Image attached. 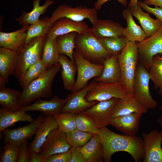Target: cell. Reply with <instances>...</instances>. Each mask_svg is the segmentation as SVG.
Masks as SVG:
<instances>
[{
	"label": "cell",
	"instance_id": "cell-1",
	"mask_svg": "<svg viewBox=\"0 0 162 162\" xmlns=\"http://www.w3.org/2000/svg\"><path fill=\"white\" fill-rule=\"evenodd\" d=\"M97 134L103 146L105 162H110L112 155L118 152L128 153L135 162L143 161L145 153L143 141L140 137L121 135L106 127L100 129Z\"/></svg>",
	"mask_w": 162,
	"mask_h": 162
},
{
	"label": "cell",
	"instance_id": "cell-2",
	"mask_svg": "<svg viewBox=\"0 0 162 162\" xmlns=\"http://www.w3.org/2000/svg\"><path fill=\"white\" fill-rule=\"evenodd\" d=\"M62 70L59 63L48 68L20 92L18 99L19 104L22 106L41 98H48L52 95V85L56 74Z\"/></svg>",
	"mask_w": 162,
	"mask_h": 162
},
{
	"label": "cell",
	"instance_id": "cell-3",
	"mask_svg": "<svg viewBox=\"0 0 162 162\" xmlns=\"http://www.w3.org/2000/svg\"><path fill=\"white\" fill-rule=\"evenodd\" d=\"M120 66V82L127 94L134 95L133 82L139 59L137 43L128 41L125 47L117 55Z\"/></svg>",
	"mask_w": 162,
	"mask_h": 162
},
{
	"label": "cell",
	"instance_id": "cell-4",
	"mask_svg": "<svg viewBox=\"0 0 162 162\" xmlns=\"http://www.w3.org/2000/svg\"><path fill=\"white\" fill-rule=\"evenodd\" d=\"M75 48L86 58L96 64H103L110 56L91 28L84 32L77 34Z\"/></svg>",
	"mask_w": 162,
	"mask_h": 162
},
{
	"label": "cell",
	"instance_id": "cell-5",
	"mask_svg": "<svg viewBox=\"0 0 162 162\" xmlns=\"http://www.w3.org/2000/svg\"><path fill=\"white\" fill-rule=\"evenodd\" d=\"M46 35L36 38L24 44L18 52L17 63L13 73L19 80L28 68L41 59Z\"/></svg>",
	"mask_w": 162,
	"mask_h": 162
},
{
	"label": "cell",
	"instance_id": "cell-6",
	"mask_svg": "<svg viewBox=\"0 0 162 162\" xmlns=\"http://www.w3.org/2000/svg\"><path fill=\"white\" fill-rule=\"evenodd\" d=\"M150 77L148 70L143 64L137 65L133 82L134 96L147 110L154 109L158 103L152 97L149 91Z\"/></svg>",
	"mask_w": 162,
	"mask_h": 162
},
{
	"label": "cell",
	"instance_id": "cell-7",
	"mask_svg": "<svg viewBox=\"0 0 162 162\" xmlns=\"http://www.w3.org/2000/svg\"><path fill=\"white\" fill-rule=\"evenodd\" d=\"M73 57L76 66L77 77L72 92L82 89L91 79L99 76L104 68L103 64L90 62L76 50L74 52Z\"/></svg>",
	"mask_w": 162,
	"mask_h": 162
},
{
	"label": "cell",
	"instance_id": "cell-8",
	"mask_svg": "<svg viewBox=\"0 0 162 162\" xmlns=\"http://www.w3.org/2000/svg\"><path fill=\"white\" fill-rule=\"evenodd\" d=\"M137 45L139 59L148 71L153 56L162 55V25L153 35Z\"/></svg>",
	"mask_w": 162,
	"mask_h": 162
},
{
	"label": "cell",
	"instance_id": "cell-9",
	"mask_svg": "<svg viewBox=\"0 0 162 162\" xmlns=\"http://www.w3.org/2000/svg\"><path fill=\"white\" fill-rule=\"evenodd\" d=\"M97 10L94 8L82 6L73 7L61 4L53 11L50 17L54 23L60 18L66 17L76 21H82L87 19L93 24L98 19Z\"/></svg>",
	"mask_w": 162,
	"mask_h": 162
},
{
	"label": "cell",
	"instance_id": "cell-10",
	"mask_svg": "<svg viewBox=\"0 0 162 162\" xmlns=\"http://www.w3.org/2000/svg\"><path fill=\"white\" fill-rule=\"evenodd\" d=\"M130 96L126 92L121 83L97 82L86 96L88 101L98 102L113 98H122Z\"/></svg>",
	"mask_w": 162,
	"mask_h": 162
},
{
	"label": "cell",
	"instance_id": "cell-11",
	"mask_svg": "<svg viewBox=\"0 0 162 162\" xmlns=\"http://www.w3.org/2000/svg\"><path fill=\"white\" fill-rule=\"evenodd\" d=\"M97 82L94 80L82 89L68 94L65 99V104L60 112L77 114L82 113L98 102L88 101L85 97L88 92L94 86Z\"/></svg>",
	"mask_w": 162,
	"mask_h": 162
},
{
	"label": "cell",
	"instance_id": "cell-12",
	"mask_svg": "<svg viewBox=\"0 0 162 162\" xmlns=\"http://www.w3.org/2000/svg\"><path fill=\"white\" fill-rule=\"evenodd\" d=\"M71 148L67 141L65 133L57 128L50 132L39 152L45 159L51 155L67 152Z\"/></svg>",
	"mask_w": 162,
	"mask_h": 162
},
{
	"label": "cell",
	"instance_id": "cell-13",
	"mask_svg": "<svg viewBox=\"0 0 162 162\" xmlns=\"http://www.w3.org/2000/svg\"><path fill=\"white\" fill-rule=\"evenodd\" d=\"M118 99L98 102L82 112L91 117L99 128L106 127L110 124L112 110Z\"/></svg>",
	"mask_w": 162,
	"mask_h": 162
},
{
	"label": "cell",
	"instance_id": "cell-14",
	"mask_svg": "<svg viewBox=\"0 0 162 162\" xmlns=\"http://www.w3.org/2000/svg\"><path fill=\"white\" fill-rule=\"evenodd\" d=\"M46 116L43 114H40L32 122L24 126L5 129L2 132L4 142H12L20 147L25 140L35 135L38 128Z\"/></svg>",
	"mask_w": 162,
	"mask_h": 162
},
{
	"label": "cell",
	"instance_id": "cell-15",
	"mask_svg": "<svg viewBox=\"0 0 162 162\" xmlns=\"http://www.w3.org/2000/svg\"><path fill=\"white\" fill-rule=\"evenodd\" d=\"M145 156L143 162H162V131L152 130L142 134Z\"/></svg>",
	"mask_w": 162,
	"mask_h": 162
},
{
	"label": "cell",
	"instance_id": "cell-16",
	"mask_svg": "<svg viewBox=\"0 0 162 162\" xmlns=\"http://www.w3.org/2000/svg\"><path fill=\"white\" fill-rule=\"evenodd\" d=\"M90 28L84 21H76L63 17L54 22L46 36L55 39L58 36L72 32L81 33L87 31Z\"/></svg>",
	"mask_w": 162,
	"mask_h": 162
},
{
	"label": "cell",
	"instance_id": "cell-17",
	"mask_svg": "<svg viewBox=\"0 0 162 162\" xmlns=\"http://www.w3.org/2000/svg\"><path fill=\"white\" fill-rule=\"evenodd\" d=\"M142 114L133 112L129 114L118 116L111 119V125L124 135L134 136L138 132L139 122Z\"/></svg>",
	"mask_w": 162,
	"mask_h": 162
},
{
	"label": "cell",
	"instance_id": "cell-18",
	"mask_svg": "<svg viewBox=\"0 0 162 162\" xmlns=\"http://www.w3.org/2000/svg\"><path fill=\"white\" fill-rule=\"evenodd\" d=\"M65 102V99L55 95L50 100L38 99L32 104L23 106L22 110L26 112L40 111L46 116H54L60 112Z\"/></svg>",
	"mask_w": 162,
	"mask_h": 162
},
{
	"label": "cell",
	"instance_id": "cell-19",
	"mask_svg": "<svg viewBox=\"0 0 162 162\" xmlns=\"http://www.w3.org/2000/svg\"><path fill=\"white\" fill-rule=\"evenodd\" d=\"M92 25L91 30L99 38L123 36L124 28L112 20L98 19Z\"/></svg>",
	"mask_w": 162,
	"mask_h": 162
},
{
	"label": "cell",
	"instance_id": "cell-20",
	"mask_svg": "<svg viewBox=\"0 0 162 162\" xmlns=\"http://www.w3.org/2000/svg\"><path fill=\"white\" fill-rule=\"evenodd\" d=\"M57 128L58 123L54 116H46L38 128L33 140L29 145L30 152H39L40 148L50 132Z\"/></svg>",
	"mask_w": 162,
	"mask_h": 162
},
{
	"label": "cell",
	"instance_id": "cell-21",
	"mask_svg": "<svg viewBox=\"0 0 162 162\" xmlns=\"http://www.w3.org/2000/svg\"><path fill=\"white\" fill-rule=\"evenodd\" d=\"M18 52L0 47V80L6 84L14 73L17 63Z\"/></svg>",
	"mask_w": 162,
	"mask_h": 162
},
{
	"label": "cell",
	"instance_id": "cell-22",
	"mask_svg": "<svg viewBox=\"0 0 162 162\" xmlns=\"http://www.w3.org/2000/svg\"><path fill=\"white\" fill-rule=\"evenodd\" d=\"M29 26L26 25L17 31L10 32H0V47L17 52L24 44L26 32Z\"/></svg>",
	"mask_w": 162,
	"mask_h": 162
},
{
	"label": "cell",
	"instance_id": "cell-23",
	"mask_svg": "<svg viewBox=\"0 0 162 162\" xmlns=\"http://www.w3.org/2000/svg\"><path fill=\"white\" fill-rule=\"evenodd\" d=\"M117 55H111L104 62L102 73L99 76L95 78L94 80L107 83L120 82L121 71Z\"/></svg>",
	"mask_w": 162,
	"mask_h": 162
},
{
	"label": "cell",
	"instance_id": "cell-24",
	"mask_svg": "<svg viewBox=\"0 0 162 162\" xmlns=\"http://www.w3.org/2000/svg\"><path fill=\"white\" fill-rule=\"evenodd\" d=\"M147 110L136 100L134 96H130L118 99L112 110L111 118L133 112L143 114L146 113Z\"/></svg>",
	"mask_w": 162,
	"mask_h": 162
},
{
	"label": "cell",
	"instance_id": "cell-25",
	"mask_svg": "<svg viewBox=\"0 0 162 162\" xmlns=\"http://www.w3.org/2000/svg\"><path fill=\"white\" fill-rule=\"evenodd\" d=\"M78 148L86 162L104 161L103 146L97 134H94L85 145Z\"/></svg>",
	"mask_w": 162,
	"mask_h": 162
},
{
	"label": "cell",
	"instance_id": "cell-26",
	"mask_svg": "<svg viewBox=\"0 0 162 162\" xmlns=\"http://www.w3.org/2000/svg\"><path fill=\"white\" fill-rule=\"evenodd\" d=\"M132 15L139 21L147 37L153 35L162 25L158 19L150 17L149 13H146L138 4L130 8Z\"/></svg>",
	"mask_w": 162,
	"mask_h": 162
},
{
	"label": "cell",
	"instance_id": "cell-27",
	"mask_svg": "<svg viewBox=\"0 0 162 162\" xmlns=\"http://www.w3.org/2000/svg\"><path fill=\"white\" fill-rule=\"evenodd\" d=\"M58 62L62 67L61 76L64 87L72 92L75 83V76L77 72L75 62L65 55L60 54Z\"/></svg>",
	"mask_w": 162,
	"mask_h": 162
},
{
	"label": "cell",
	"instance_id": "cell-28",
	"mask_svg": "<svg viewBox=\"0 0 162 162\" xmlns=\"http://www.w3.org/2000/svg\"><path fill=\"white\" fill-rule=\"evenodd\" d=\"M122 15L127 24L122 35L128 41L140 42L147 37L143 29L137 25L134 20L130 8L124 9Z\"/></svg>",
	"mask_w": 162,
	"mask_h": 162
},
{
	"label": "cell",
	"instance_id": "cell-29",
	"mask_svg": "<svg viewBox=\"0 0 162 162\" xmlns=\"http://www.w3.org/2000/svg\"><path fill=\"white\" fill-rule=\"evenodd\" d=\"M26 112L22 110L10 111L1 108L0 109V131L2 132L5 129L13 126L18 122L23 121L31 122L34 119Z\"/></svg>",
	"mask_w": 162,
	"mask_h": 162
},
{
	"label": "cell",
	"instance_id": "cell-30",
	"mask_svg": "<svg viewBox=\"0 0 162 162\" xmlns=\"http://www.w3.org/2000/svg\"><path fill=\"white\" fill-rule=\"evenodd\" d=\"M40 1L34 0L32 10L29 12L22 11L21 15L15 20L22 26L33 24L38 21L40 16L44 14L47 8L54 2L53 1L46 0L43 5L40 6Z\"/></svg>",
	"mask_w": 162,
	"mask_h": 162
},
{
	"label": "cell",
	"instance_id": "cell-31",
	"mask_svg": "<svg viewBox=\"0 0 162 162\" xmlns=\"http://www.w3.org/2000/svg\"><path fill=\"white\" fill-rule=\"evenodd\" d=\"M6 84L0 81V104L2 108L7 110L15 111L22 109L18 99L20 92L5 86Z\"/></svg>",
	"mask_w": 162,
	"mask_h": 162
},
{
	"label": "cell",
	"instance_id": "cell-32",
	"mask_svg": "<svg viewBox=\"0 0 162 162\" xmlns=\"http://www.w3.org/2000/svg\"><path fill=\"white\" fill-rule=\"evenodd\" d=\"M53 23L50 17L45 16L30 25L26 33L24 44L36 38L46 35Z\"/></svg>",
	"mask_w": 162,
	"mask_h": 162
},
{
	"label": "cell",
	"instance_id": "cell-33",
	"mask_svg": "<svg viewBox=\"0 0 162 162\" xmlns=\"http://www.w3.org/2000/svg\"><path fill=\"white\" fill-rule=\"evenodd\" d=\"M60 54L56 43V38L47 37L44 44L41 60L49 68L58 63Z\"/></svg>",
	"mask_w": 162,
	"mask_h": 162
},
{
	"label": "cell",
	"instance_id": "cell-34",
	"mask_svg": "<svg viewBox=\"0 0 162 162\" xmlns=\"http://www.w3.org/2000/svg\"><path fill=\"white\" fill-rule=\"evenodd\" d=\"M77 34L76 32H72L58 36L56 38L57 45L60 54L65 55L74 61V50Z\"/></svg>",
	"mask_w": 162,
	"mask_h": 162
},
{
	"label": "cell",
	"instance_id": "cell-35",
	"mask_svg": "<svg viewBox=\"0 0 162 162\" xmlns=\"http://www.w3.org/2000/svg\"><path fill=\"white\" fill-rule=\"evenodd\" d=\"M48 68L41 59L30 67L24 75L19 80L20 85L23 89L26 88L32 81L37 78Z\"/></svg>",
	"mask_w": 162,
	"mask_h": 162
},
{
	"label": "cell",
	"instance_id": "cell-36",
	"mask_svg": "<svg viewBox=\"0 0 162 162\" xmlns=\"http://www.w3.org/2000/svg\"><path fill=\"white\" fill-rule=\"evenodd\" d=\"M99 39L110 56L118 55L125 47L128 41L124 36L100 38Z\"/></svg>",
	"mask_w": 162,
	"mask_h": 162
},
{
	"label": "cell",
	"instance_id": "cell-37",
	"mask_svg": "<svg viewBox=\"0 0 162 162\" xmlns=\"http://www.w3.org/2000/svg\"><path fill=\"white\" fill-rule=\"evenodd\" d=\"M65 133L67 141L71 147L76 148H80L85 145L94 134L77 129Z\"/></svg>",
	"mask_w": 162,
	"mask_h": 162
},
{
	"label": "cell",
	"instance_id": "cell-38",
	"mask_svg": "<svg viewBox=\"0 0 162 162\" xmlns=\"http://www.w3.org/2000/svg\"><path fill=\"white\" fill-rule=\"evenodd\" d=\"M148 70L154 89L159 88L162 86V56L157 55L153 56Z\"/></svg>",
	"mask_w": 162,
	"mask_h": 162
},
{
	"label": "cell",
	"instance_id": "cell-39",
	"mask_svg": "<svg viewBox=\"0 0 162 162\" xmlns=\"http://www.w3.org/2000/svg\"><path fill=\"white\" fill-rule=\"evenodd\" d=\"M75 114L60 112L55 115L59 129L65 133L76 129Z\"/></svg>",
	"mask_w": 162,
	"mask_h": 162
},
{
	"label": "cell",
	"instance_id": "cell-40",
	"mask_svg": "<svg viewBox=\"0 0 162 162\" xmlns=\"http://www.w3.org/2000/svg\"><path fill=\"white\" fill-rule=\"evenodd\" d=\"M75 118L77 129L94 134H98L100 129L89 116L82 112L75 114Z\"/></svg>",
	"mask_w": 162,
	"mask_h": 162
},
{
	"label": "cell",
	"instance_id": "cell-41",
	"mask_svg": "<svg viewBox=\"0 0 162 162\" xmlns=\"http://www.w3.org/2000/svg\"><path fill=\"white\" fill-rule=\"evenodd\" d=\"M4 151L0 156V162H16L18 160L20 147L9 142H5Z\"/></svg>",
	"mask_w": 162,
	"mask_h": 162
},
{
	"label": "cell",
	"instance_id": "cell-42",
	"mask_svg": "<svg viewBox=\"0 0 162 162\" xmlns=\"http://www.w3.org/2000/svg\"><path fill=\"white\" fill-rule=\"evenodd\" d=\"M71 148L64 152L55 154L45 159V162H69L71 158Z\"/></svg>",
	"mask_w": 162,
	"mask_h": 162
},
{
	"label": "cell",
	"instance_id": "cell-43",
	"mask_svg": "<svg viewBox=\"0 0 162 162\" xmlns=\"http://www.w3.org/2000/svg\"><path fill=\"white\" fill-rule=\"evenodd\" d=\"M28 138L25 140L20 147L17 162H30V152L28 148Z\"/></svg>",
	"mask_w": 162,
	"mask_h": 162
},
{
	"label": "cell",
	"instance_id": "cell-44",
	"mask_svg": "<svg viewBox=\"0 0 162 162\" xmlns=\"http://www.w3.org/2000/svg\"><path fill=\"white\" fill-rule=\"evenodd\" d=\"M137 4L145 10L154 15L157 19L162 22V8L157 6L151 8L140 0L138 1Z\"/></svg>",
	"mask_w": 162,
	"mask_h": 162
},
{
	"label": "cell",
	"instance_id": "cell-45",
	"mask_svg": "<svg viewBox=\"0 0 162 162\" xmlns=\"http://www.w3.org/2000/svg\"><path fill=\"white\" fill-rule=\"evenodd\" d=\"M71 158L69 162H86L78 148L71 147Z\"/></svg>",
	"mask_w": 162,
	"mask_h": 162
},
{
	"label": "cell",
	"instance_id": "cell-46",
	"mask_svg": "<svg viewBox=\"0 0 162 162\" xmlns=\"http://www.w3.org/2000/svg\"><path fill=\"white\" fill-rule=\"evenodd\" d=\"M110 0H98L94 4V8L96 10H100L102 5L106 2ZM124 6L126 7L127 3V0H117Z\"/></svg>",
	"mask_w": 162,
	"mask_h": 162
},
{
	"label": "cell",
	"instance_id": "cell-47",
	"mask_svg": "<svg viewBox=\"0 0 162 162\" xmlns=\"http://www.w3.org/2000/svg\"><path fill=\"white\" fill-rule=\"evenodd\" d=\"M30 162H45V159L40 152H30Z\"/></svg>",
	"mask_w": 162,
	"mask_h": 162
},
{
	"label": "cell",
	"instance_id": "cell-48",
	"mask_svg": "<svg viewBox=\"0 0 162 162\" xmlns=\"http://www.w3.org/2000/svg\"><path fill=\"white\" fill-rule=\"evenodd\" d=\"M148 5H153L162 8V0H144L143 2Z\"/></svg>",
	"mask_w": 162,
	"mask_h": 162
},
{
	"label": "cell",
	"instance_id": "cell-49",
	"mask_svg": "<svg viewBox=\"0 0 162 162\" xmlns=\"http://www.w3.org/2000/svg\"><path fill=\"white\" fill-rule=\"evenodd\" d=\"M138 0H130L128 4V8H130L133 6L137 4Z\"/></svg>",
	"mask_w": 162,
	"mask_h": 162
},
{
	"label": "cell",
	"instance_id": "cell-50",
	"mask_svg": "<svg viewBox=\"0 0 162 162\" xmlns=\"http://www.w3.org/2000/svg\"><path fill=\"white\" fill-rule=\"evenodd\" d=\"M160 109L162 112V104L161 106L160 107ZM158 121L160 126L162 127V114L161 116L158 118Z\"/></svg>",
	"mask_w": 162,
	"mask_h": 162
},
{
	"label": "cell",
	"instance_id": "cell-51",
	"mask_svg": "<svg viewBox=\"0 0 162 162\" xmlns=\"http://www.w3.org/2000/svg\"><path fill=\"white\" fill-rule=\"evenodd\" d=\"M159 92L160 94L161 95L162 97V86H161L159 88Z\"/></svg>",
	"mask_w": 162,
	"mask_h": 162
}]
</instances>
